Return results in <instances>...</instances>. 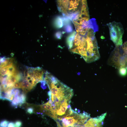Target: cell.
Masks as SVG:
<instances>
[{
    "mask_svg": "<svg viewBox=\"0 0 127 127\" xmlns=\"http://www.w3.org/2000/svg\"><path fill=\"white\" fill-rule=\"evenodd\" d=\"M71 22L65 23L64 24L65 31L67 33H70L73 31L72 26L71 24Z\"/></svg>",
    "mask_w": 127,
    "mask_h": 127,
    "instance_id": "5b68a950",
    "label": "cell"
},
{
    "mask_svg": "<svg viewBox=\"0 0 127 127\" xmlns=\"http://www.w3.org/2000/svg\"><path fill=\"white\" fill-rule=\"evenodd\" d=\"M84 36H82L77 32L75 36L73 34L69 36L66 43L69 51L80 55L87 63L97 60L100 56L97 42L92 29H88L86 37H84Z\"/></svg>",
    "mask_w": 127,
    "mask_h": 127,
    "instance_id": "6da1fadb",
    "label": "cell"
},
{
    "mask_svg": "<svg viewBox=\"0 0 127 127\" xmlns=\"http://www.w3.org/2000/svg\"><path fill=\"white\" fill-rule=\"evenodd\" d=\"M13 60V59L12 58H6L5 61L3 62L0 64V68L8 65L12 63Z\"/></svg>",
    "mask_w": 127,
    "mask_h": 127,
    "instance_id": "ba28073f",
    "label": "cell"
},
{
    "mask_svg": "<svg viewBox=\"0 0 127 127\" xmlns=\"http://www.w3.org/2000/svg\"><path fill=\"white\" fill-rule=\"evenodd\" d=\"M62 33L61 31H59L55 33V36L57 39H61L62 37Z\"/></svg>",
    "mask_w": 127,
    "mask_h": 127,
    "instance_id": "4fadbf2b",
    "label": "cell"
},
{
    "mask_svg": "<svg viewBox=\"0 0 127 127\" xmlns=\"http://www.w3.org/2000/svg\"><path fill=\"white\" fill-rule=\"evenodd\" d=\"M64 25L63 17L58 16L56 17L54 21V25L56 28H62Z\"/></svg>",
    "mask_w": 127,
    "mask_h": 127,
    "instance_id": "3957f363",
    "label": "cell"
},
{
    "mask_svg": "<svg viewBox=\"0 0 127 127\" xmlns=\"http://www.w3.org/2000/svg\"><path fill=\"white\" fill-rule=\"evenodd\" d=\"M27 112L30 114H32L33 112V109L31 107L28 108L27 109Z\"/></svg>",
    "mask_w": 127,
    "mask_h": 127,
    "instance_id": "ac0fdd59",
    "label": "cell"
},
{
    "mask_svg": "<svg viewBox=\"0 0 127 127\" xmlns=\"http://www.w3.org/2000/svg\"><path fill=\"white\" fill-rule=\"evenodd\" d=\"M9 78L12 82L14 83L16 82H18L16 77L14 75L11 76L9 77Z\"/></svg>",
    "mask_w": 127,
    "mask_h": 127,
    "instance_id": "9a60e30c",
    "label": "cell"
},
{
    "mask_svg": "<svg viewBox=\"0 0 127 127\" xmlns=\"http://www.w3.org/2000/svg\"><path fill=\"white\" fill-rule=\"evenodd\" d=\"M19 104H21L20 99L19 95H15L12 103V105L16 106Z\"/></svg>",
    "mask_w": 127,
    "mask_h": 127,
    "instance_id": "52a82bcc",
    "label": "cell"
},
{
    "mask_svg": "<svg viewBox=\"0 0 127 127\" xmlns=\"http://www.w3.org/2000/svg\"><path fill=\"white\" fill-rule=\"evenodd\" d=\"M21 101V104L25 103L26 101V96L23 93L19 95Z\"/></svg>",
    "mask_w": 127,
    "mask_h": 127,
    "instance_id": "8fae6325",
    "label": "cell"
},
{
    "mask_svg": "<svg viewBox=\"0 0 127 127\" xmlns=\"http://www.w3.org/2000/svg\"><path fill=\"white\" fill-rule=\"evenodd\" d=\"M15 124L11 122L8 123V127H15Z\"/></svg>",
    "mask_w": 127,
    "mask_h": 127,
    "instance_id": "ffe728a7",
    "label": "cell"
},
{
    "mask_svg": "<svg viewBox=\"0 0 127 127\" xmlns=\"http://www.w3.org/2000/svg\"><path fill=\"white\" fill-rule=\"evenodd\" d=\"M92 120L91 119H89L84 124L85 127H92Z\"/></svg>",
    "mask_w": 127,
    "mask_h": 127,
    "instance_id": "30bf717a",
    "label": "cell"
},
{
    "mask_svg": "<svg viewBox=\"0 0 127 127\" xmlns=\"http://www.w3.org/2000/svg\"><path fill=\"white\" fill-rule=\"evenodd\" d=\"M21 83L22 88L25 92L28 91L32 88L28 81L26 79L23 80Z\"/></svg>",
    "mask_w": 127,
    "mask_h": 127,
    "instance_id": "277c9868",
    "label": "cell"
},
{
    "mask_svg": "<svg viewBox=\"0 0 127 127\" xmlns=\"http://www.w3.org/2000/svg\"><path fill=\"white\" fill-rule=\"evenodd\" d=\"M47 105V103L44 104L40 106L41 107L42 109L44 110H46Z\"/></svg>",
    "mask_w": 127,
    "mask_h": 127,
    "instance_id": "d6986e66",
    "label": "cell"
},
{
    "mask_svg": "<svg viewBox=\"0 0 127 127\" xmlns=\"http://www.w3.org/2000/svg\"><path fill=\"white\" fill-rule=\"evenodd\" d=\"M22 125V122L20 121H16L15 123V126L16 127H20Z\"/></svg>",
    "mask_w": 127,
    "mask_h": 127,
    "instance_id": "e0dca14e",
    "label": "cell"
},
{
    "mask_svg": "<svg viewBox=\"0 0 127 127\" xmlns=\"http://www.w3.org/2000/svg\"><path fill=\"white\" fill-rule=\"evenodd\" d=\"M48 96L49 97L50 100L51 99V93L50 91H49L48 92Z\"/></svg>",
    "mask_w": 127,
    "mask_h": 127,
    "instance_id": "44dd1931",
    "label": "cell"
},
{
    "mask_svg": "<svg viewBox=\"0 0 127 127\" xmlns=\"http://www.w3.org/2000/svg\"><path fill=\"white\" fill-rule=\"evenodd\" d=\"M13 87L15 88H22L21 83L16 82L14 83Z\"/></svg>",
    "mask_w": 127,
    "mask_h": 127,
    "instance_id": "5bb4252c",
    "label": "cell"
},
{
    "mask_svg": "<svg viewBox=\"0 0 127 127\" xmlns=\"http://www.w3.org/2000/svg\"><path fill=\"white\" fill-rule=\"evenodd\" d=\"M14 84V83L12 82L9 77H8L6 78L5 85L6 86L8 89H12L13 87Z\"/></svg>",
    "mask_w": 127,
    "mask_h": 127,
    "instance_id": "8992f818",
    "label": "cell"
},
{
    "mask_svg": "<svg viewBox=\"0 0 127 127\" xmlns=\"http://www.w3.org/2000/svg\"><path fill=\"white\" fill-rule=\"evenodd\" d=\"M52 109V107L51 104L49 103L48 101L47 102V105L46 110L47 111H51Z\"/></svg>",
    "mask_w": 127,
    "mask_h": 127,
    "instance_id": "2e32d148",
    "label": "cell"
},
{
    "mask_svg": "<svg viewBox=\"0 0 127 127\" xmlns=\"http://www.w3.org/2000/svg\"><path fill=\"white\" fill-rule=\"evenodd\" d=\"M118 70L119 74L121 76H124L127 75V68L124 67H122Z\"/></svg>",
    "mask_w": 127,
    "mask_h": 127,
    "instance_id": "9c48e42d",
    "label": "cell"
},
{
    "mask_svg": "<svg viewBox=\"0 0 127 127\" xmlns=\"http://www.w3.org/2000/svg\"><path fill=\"white\" fill-rule=\"evenodd\" d=\"M8 122L6 120H4L1 122L0 126L1 127H7L8 124Z\"/></svg>",
    "mask_w": 127,
    "mask_h": 127,
    "instance_id": "7c38bea8",
    "label": "cell"
},
{
    "mask_svg": "<svg viewBox=\"0 0 127 127\" xmlns=\"http://www.w3.org/2000/svg\"><path fill=\"white\" fill-rule=\"evenodd\" d=\"M57 4L58 10L69 19L79 13L81 9L82 0H58Z\"/></svg>",
    "mask_w": 127,
    "mask_h": 127,
    "instance_id": "7a4b0ae2",
    "label": "cell"
}]
</instances>
